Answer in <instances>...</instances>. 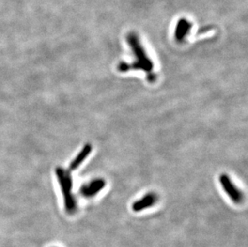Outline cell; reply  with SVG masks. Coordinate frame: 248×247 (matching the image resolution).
I'll list each match as a JSON object with an SVG mask.
<instances>
[{"instance_id":"obj_6","label":"cell","mask_w":248,"mask_h":247,"mask_svg":"<svg viewBox=\"0 0 248 247\" xmlns=\"http://www.w3.org/2000/svg\"><path fill=\"white\" fill-rule=\"evenodd\" d=\"M192 28V24L187 19H180L176 24L175 31H174V37L178 42L182 43L185 40L186 38L189 35L190 30Z\"/></svg>"},{"instance_id":"obj_3","label":"cell","mask_w":248,"mask_h":247,"mask_svg":"<svg viewBox=\"0 0 248 247\" xmlns=\"http://www.w3.org/2000/svg\"><path fill=\"white\" fill-rule=\"evenodd\" d=\"M219 183L222 189L233 202L235 204L243 202L244 198L243 192L233 183L231 177L227 173H222L219 176Z\"/></svg>"},{"instance_id":"obj_2","label":"cell","mask_w":248,"mask_h":247,"mask_svg":"<svg viewBox=\"0 0 248 247\" xmlns=\"http://www.w3.org/2000/svg\"><path fill=\"white\" fill-rule=\"evenodd\" d=\"M60 182H61V189L63 192L66 211L69 215H73L78 210V203L73 194V180L68 173L61 171L60 175Z\"/></svg>"},{"instance_id":"obj_7","label":"cell","mask_w":248,"mask_h":247,"mask_svg":"<svg viewBox=\"0 0 248 247\" xmlns=\"http://www.w3.org/2000/svg\"><path fill=\"white\" fill-rule=\"evenodd\" d=\"M92 145L90 144H87L82 150L80 151V154H78V156L74 159V161L71 164V169L72 170H76L78 168V166H80V164L83 163V161L89 156V154H91Z\"/></svg>"},{"instance_id":"obj_5","label":"cell","mask_w":248,"mask_h":247,"mask_svg":"<svg viewBox=\"0 0 248 247\" xmlns=\"http://www.w3.org/2000/svg\"><path fill=\"white\" fill-rule=\"evenodd\" d=\"M158 196L155 193H148L142 198L134 201L132 205V210L134 212H141L143 210H147L149 208L152 207L157 202Z\"/></svg>"},{"instance_id":"obj_4","label":"cell","mask_w":248,"mask_h":247,"mask_svg":"<svg viewBox=\"0 0 248 247\" xmlns=\"http://www.w3.org/2000/svg\"><path fill=\"white\" fill-rule=\"evenodd\" d=\"M106 180L103 178H96L89 183L84 185L80 189V193L82 196L86 198H93L103 190L106 187Z\"/></svg>"},{"instance_id":"obj_1","label":"cell","mask_w":248,"mask_h":247,"mask_svg":"<svg viewBox=\"0 0 248 247\" xmlns=\"http://www.w3.org/2000/svg\"><path fill=\"white\" fill-rule=\"evenodd\" d=\"M126 40L134 53L135 61L131 63L121 62L117 66L118 71L121 73H127L132 70L142 71L147 75L154 73V62L148 56L138 35L134 32L129 33L127 35Z\"/></svg>"}]
</instances>
